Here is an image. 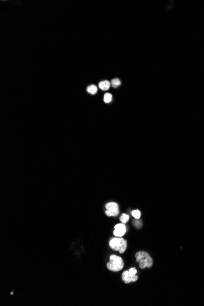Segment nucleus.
<instances>
[{"label": "nucleus", "mask_w": 204, "mask_h": 306, "mask_svg": "<svg viewBox=\"0 0 204 306\" xmlns=\"http://www.w3.org/2000/svg\"><path fill=\"white\" fill-rule=\"evenodd\" d=\"M109 245L113 250L119 251L122 254L127 249V241L122 237H116L110 240Z\"/></svg>", "instance_id": "nucleus-3"}, {"label": "nucleus", "mask_w": 204, "mask_h": 306, "mask_svg": "<svg viewBox=\"0 0 204 306\" xmlns=\"http://www.w3.org/2000/svg\"><path fill=\"white\" fill-rule=\"evenodd\" d=\"M111 84L113 87L116 88L121 84V82L120 81V80L119 78H114V79H113L111 80Z\"/></svg>", "instance_id": "nucleus-9"}, {"label": "nucleus", "mask_w": 204, "mask_h": 306, "mask_svg": "<svg viewBox=\"0 0 204 306\" xmlns=\"http://www.w3.org/2000/svg\"><path fill=\"white\" fill-rule=\"evenodd\" d=\"M129 219H130L129 216L125 213H123L120 218V220L121 221L122 223H123V224L127 223L128 221L129 220Z\"/></svg>", "instance_id": "nucleus-10"}, {"label": "nucleus", "mask_w": 204, "mask_h": 306, "mask_svg": "<svg viewBox=\"0 0 204 306\" xmlns=\"http://www.w3.org/2000/svg\"><path fill=\"white\" fill-rule=\"evenodd\" d=\"M131 215H133V216L137 219V220H139L141 217V212L138 210H133L131 212Z\"/></svg>", "instance_id": "nucleus-12"}, {"label": "nucleus", "mask_w": 204, "mask_h": 306, "mask_svg": "<svg viewBox=\"0 0 204 306\" xmlns=\"http://www.w3.org/2000/svg\"><path fill=\"white\" fill-rule=\"evenodd\" d=\"M111 85V83L109 81H108V80L100 82L99 83V84H98V86H99L100 89H101L103 90H108L110 89Z\"/></svg>", "instance_id": "nucleus-7"}, {"label": "nucleus", "mask_w": 204, "mask_h": 306, "mask_svg": "<svg viewBox=\"0 0 204 306\" xmlns=\"http://www.w3.org/2000/svg\"><path fill=\"white\" fill-rule=\"evenodd\" d=\"M105 208L106 209L105 213L108 216H116L119 213V206L116 202H110L106 203Z\"/></svg>", "instance_id": "nucleus-5"}, {"label": "nucleus", "mask_w": 204, "mask_h": 306, "mask_svg": "<svg viewBox=\"0 0 204 306\" xmlns=\"http://www.w3.org/2000/svg\"><path fill=\"white\" fill-rule=\"evenodd\" d=\"M112 98H113V97H112V95L111 94L106 93L104 95V102L106 103H108L111 102Z\"/></svg>", "instance_id": "nucleus-11"}, {"label": "nucleus", "mask_w": 204, "mask_h": 306, "mask_svg": "<svg viewBox=\"0 0 204 306\" xmlns=\"http://www.w3.org/2000/svg\"><path fill=\"white\" fill-rule=\"evenodd\" d=\"M137 272V270L135 268H131L129 270L123 271L122 275V280L125 283L136 282L138 279V276H136Z\"/></svg>", "instance_id": "nucleus-4"}, {"label": "nucleus", "mask_w": 204, "mask_h": 306, "mask_svg": "<svg viewBox=\"0 0 204 306\" xmlns=\"http://www.w3.org/2000/svg\"><path fill=\"white\" fill-rule=\"evenodd\" d=\"M114 235L116 237H123L126 232V226L123 224H118L114 227Z\"/></svg>", "instance_id": "nucleus-6"}, {"label": "nucleus", "mask_w": 204, "mask_h": 306, "mask_svg": "<svg viewBox=\"0 0 204 306\" xmlns=\"http://www.w3.org/2000/svg\"><path fill=\"white\" fill-rule=\"evenodd\" d=\"M97 87L95 85L92 84L87 87V91L90 94H95L97 92Z\"/></svg>", "instance_id": "nucleus-8"}, {"label": "nucleus", "mask_w": 204, "mask_h": 306, "mask_svg": "<svg viewBox=\"0 0 204 306\" xmlns=\"http://www.w3.org/2000/svg\"><path fill=\"white\" fill-rule=\"evenodd\" d=\"M124 263L122 258L116 255H111L110 257V261L108 262L107 268L111 271L117 272L123 269Z\"/></svg>", "instance_id": "nucleus-2"}, {"label": "nucleus", "mask_w": 204, "mask_h": 306, "mask_svg": "<svg viewBox=\"0 0 204 306\" xmlns=\"http://www.w3.org/2000/svg\"><path fill=\"white\" fill-rule=\"evenodd\" d=\"M136 262L139 263L140 268H150L153 265V260L150 255L145 251H139L135 255Z\"/></svg>", "instance_id": "nucleus-1"}]
</instances>
